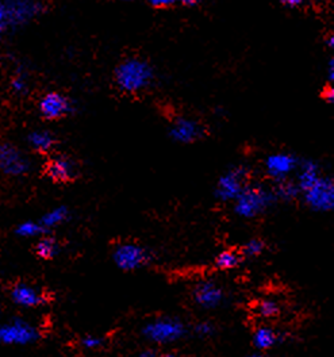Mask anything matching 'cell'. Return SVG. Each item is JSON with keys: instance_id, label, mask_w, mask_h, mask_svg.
<instances>
[{"instance_id": "cell-1", "label": "cell", "mask_w": 334, "mask_h": 357, "mask_svg": "<svg viewBox=\"0 0 334 357\" xmlns=\"http://www.w3.org/2000/svg\"><path fill=\"white\" fill-rule=\"evenodd\" d=\"M114 80L117 87L126 93H138L151 87L155 80V71L148 61L130 57L115 68Z\"/></svg>"}, {"instance_id": "cell-2", "label": "cell", "mask_w": 334, "mask_h": 357, "mask_svg": "<svg viewBox=\"0 0 334 357\" xmlns=\"http://www.w3.org/2000/svg\"><path fill=\"white\" fill-rule=\"evenodd\" d=\"M278 202L272 189L263 185L247 184L236 199L234 211L243 218H256L269 210Z\"/></svg>"}, {"instance_id": "cell-3", "label": "cell", "mask_w": 334, "mask_h": 357, "mask_svg": "<svg viewBox=\"0 0 334 357\" xmlns=\"http://www.w3.org/2000/svg\"><path fill=\"white\" fill-rule=\"evenodd\" d=\"M142 334L153 344L166 345L184 338L187 327L177 318H157L144 326Z\"/></svg>"}, {"instance_id": "cell-4", "label": "cell", "mask_w": 334, "mask_h": 357, "mask_svg": "<svg viewBox=\"0 0 334 357\" xmlns=\"http://www.w3.org/2000/svg\"><path fill=\"white\" fill-rule=\"evenodd\" d=\"M41 338L38 327L22 318H12V321L0 325V344L1 345H30Z\"/></svg>"}, {"instance_id": "cell-5", "label": "cell", "mask_w": 334, "mask_h": 357, "mask_svg": "<svg viewBox=\"0 0 334 357\" xmlns=\"http://www.w3.org/2000/svg\"><path fill=\"white\" fill-rule=\"evenodd\" d=\"M7 26L22 27L34 21L43 11L41 0H3Z\"/></svg>"}, {"instance_id": "cell-6", "label": "cell", "mask_w": 334, "mask_h": 357, "mask_svg": "<svg viewBox=\"0 0 334 357\" xmlns=\"http://www.w3.org/2000/svg\"><path fill=\"white\" fill-rule=\"evenodd\" d=\"M304 203L314 211H331L334 209L333 178L320 176L314 184L300 192Z\"/></svg>"}, {"instance_id": "cell-7", "label": "cell", "mask_w": 334, "mask_h": 357, "mask_svg": "<svg viewBox=\"0 0 334 357\" xmlns=\"http://www.w3.org/2000/svg\"><path fill=\"white\" fill-rule=\"evenodd\" d=\"M32 170V161L10 142L0 143V174L8 178H22Z\"/></svg>"}, {"instance_id": "cell-8", "label": "cell", "mask_w": 334, "mask_h": 357, "mask_svg": "<svg viewBox=\"0 0 334 357\" xmlns=\"http://www.w3.org/2000/svg\"><path fill=\"white\" fill-rule=\"evenodd\" d=\"M113 260L120 269L130 272L145 267L151 262V253L135 242H124L114 249Z\"/></svg>"}, {"instance_id": "cell-9", "label": "cell", "mask_w": 334, "mask_h": 357, "mask_svg": "<svg viewBox=\"0 0 334 357\" xmlns=\"http://www.w3.org/2000/svg\"><path fill=\"white\" fill-rule=\"evenodd\" d=\"M248 168L236 167L223 174L215 188V198L221 202H233L238 198L244 187L247 185Z\"/></svg>"}, {"instance_id": "cell-10", "label": "cell", "mask_w": 334, "mask_h": 357, "mask_svg": "<svg viewBox=\"0 0 334 357\" xmlns=\"http://www.w3.org/2000/svg\"><path fill=\"white\" fill-rule=\"evenodd\" d=\"M38 111L45 121H60L74 113V103L67 95L50 91L42 95L38 102Z\"/></svg>"}, {"instance_id": "cell-11", "label": "cell", "mask_w": 334, "mask_h": 357, "mask_svg": "<svg viewBox=\"0 0 334 357\" xmlns=\"http://www.w3.org/2000/svg\"><path fill=\"white\" fill-rule=\"evenodd\" d=\"M43 172L46 178H50L53 183L68 184L78 178L79 167L71 157L58 154L47 160L43 167Z\"/></svg>"}, {"instance_id": "cell-12", "label": "cell", "mask_w": 334, "mask_h": 357, "mask_svg": "<svg viewBox=\"0 0 334 357\" xmlns=\"http://www.w3.org/2000/svg\"><path fill=\"white\" fill-rule=\"evenodd\" d=\"M10 298L16 306L25 309H37L47 303V297L41 290L22 280L15 281L10 287Z\"/></svg>"}, {"instance_id": "cell-13", "label": "cell", "mask_w": 334, "mask_h": 357, "mask_svg": "<svg viewBox=\"0 0 334 357\" xmlns=\"http://www.w3.org/2000/svg\"><path fill=\"white\" fill-rule=\"evenodd\" d=\"M298 165H299V160L296 159V156L286 152L269 154L264 163L267 175L274 178L275 181L289 178L296 171Z\"/></svg>"}, {"instance_id": "cell-14", "label": "cell", "mask_w": 334, "mask_h": 357, "mask_svg": "<svg viewBox=\"0 0 334 357\" xmlns=\"http://www.w3.org/2000/svg\"><path fill=\"white\" fill-rule=\"evenodd\" d=\"M169 135L173 141L179 143H192L205 135V130L198 121L186 117H179L172 122Z\"/></svg>"}, {"instance_id": "cell-15", "label": "cell", "mask_w": 334, "mask_h": 357, "mask_svg": "<svg viewBox=\"0 0 334 357\" xmlns=\"http://www.w3.org/2000/svg\"><path fill=\"white\" fill-rule=\"evenodd\" d=\"M192 298L199 308L211 310L223 302V290L215 281L203 280L194 287Z\"/></svg>"}, {"instance_id": "cell-16", "label": "cell", "mask_w": 334, "mask_h": 357, "mask_svg": "<svg viewBox=\"0 0 334 357\" xmlns=\"http://www.w3.org/2000/svg\"><path fill=\"white\" fill-rule=\"evenodd\" d=\"M27 143L36 153L49 154L54 149V146L57 143V138L52 132L40 129V130H34V132L29 133Z\"/></svg>"}, {"instance_id": "cell-17", "label": "cell", "mask_w": 334, "mask_h": 357, "mask_svg": "<svg viewBox=\"0 0 334 357\" xmlns=\"http://www.w3.org/2000/svg\"><path fill=\"white\" fill-rule=\"evenodd\" d=\"M296 170L299 171L296 184H298L300 192L307 189L311 184H314L317 181V178L321 176L320 165L313 160L299 161V165H298Z\"/></svg>"}, {"instance_id": "cell-18", "label": "cell", "mask_w": 334, "mask_h": 357, "mask_svg": "<svg viewBox=\"0 0 334 357\" xmlns=\"http://www.w3.org/2000/svg\"><path fill=\"white\" fill-rule=\"evenodd\" d=\"M60 253V244L58 241L47 234L38 237L37 244L34 245V255L41 260H53Z\"/></svg>"}, {"instance_id": "cell-19", "label": "cell", "mask_w": 334, "mask_h": 357, "mask_svg": "<svg viewBox=\"0 0 334 357\" xmlns=\"http://www.w3.org/2000/svg\"><path fill=\"white\" fill-rule=\"evenodd\" d=\"M279 341V336L272 327L261 326L253 334V345L257 351H269Z\"/></svg>"}, {"instance_id": "cell-20", "label": "cell", "mask_w": 334, "mask_h": 357, "mask_svg": "<svg viewBox=\"0 0 334 357\" xmlns=\"http://www.w3.org/2000/svg\"><path fill=\"white\" fill-rule=\"evenodd\" d=\"M69 216H71V213L67 206H57V207L49 210L47 213H45L38 221L50 233L57 226L67 222L69 220Z\"/></svg>"}, {"instance_id": "cell-21", "label": "cell", "mask_w": 334, "mask_h": 357, "mask_svg": "<svg viewBox=\"0 0 334 357\" xmlns=\"http://www.w3.org/2000/svg\"><path fill=\"white\" fill-rule=\"evenodd\" d=\"M272 191H274L276 199L283 200V202H293L300 195V189H299L298 184L293 180H289V178L278 180L275 187L272 188Z\"/></svg>"}, {"instance_id": "cell-22", "label": "cell", "mask_w": 334, "mask_h": 357, "mask_svg": "<svg viewBox=\"0 0 334 357\" xmlns=\"http://www.w3.org/2000/svg\"><path fill=\"white\" fill-rule=\"evenodd\" d=\"M14 233L21 238H38L49 231L42 226L40 221H25L15 227Z\"/></svg>"}, {"instance_id": "cell-23", "label": "cell", "mask_w": 334, "mask_h": 357, "mask_svg": "<svg viewBox=\"0 0 334 357\" xmlns=\"http://www.w3.org/2000/svg\"><path fill=\"white\" fill-rule=\"evenodd\" d=\"M241 263V257L238 253L233 251H223L215 259V267L218 269H233Z\"/></svg>"}, {"instance_id": "cell-24", "label": "cell", "mask_w": 334, "mask_h": 357, "mask_svg": "<svg viewBox=\"0 0 334 357\" xmlns=\"http://www.w3.org/2000/svg\"><path fill=\"white\" fill-rule=\"evenodd\" d=\"M10 86H11V89H12V92H14L15 95H21V96H22V95H26L27 91H29V79H27V75H26L25 72H22V71L16 72V73L14 75V78L11 79Z\"/></svg>"}, {"instance_id": "cell-25", "label": "cell", "mask_w": 334, "mask_h": 357, "mask_svg": "<svg viewBox=\"0 0 334 357\" xmlns=\"http://www.w3.org/2000/svg\"><path fill=\"white\" fill-rule=\"evenodd\" d=\"M279 312H280L279 305L275 301H272V299H264L257 306V312L263 318H274V316H276L279 314Z\"/></svg>"}, {"instance_id": "cell-26", "label": "cell", "mask_w": 334, "mask_h": 357, "mask_svg": "<svg viewBox=\"0 0 334 357\" xmlns=\"http://www.w3.org/2000/svg\"><path fill=\"white\" fill-rule=\"evenodd\" d=\"M265 249V244L264 241L258 240V238H253L249 240L245 246H244V255L248 257H256L258 255H261Z\"/></svg>"}, {"instance_id": "cell-27", "label": "cell", "mask_w": 334, "mask_h": 357, "mask_svg": "<svg viewBox=\"0 0 334 357\" xmlns=\"http://www.w3.org/2000/svg\"><path fill=\"white\" fill-rule=\"evenodd\" d=\"M80 344L87 351H96V349L102 348V345L104 344V338L88 334V336H84L83 338L80 340Z\"/></svg>"}, {"instance_id": "cell-28", "label": "cell", "mask_w": 334, "mask_h": 357, "mask_svg": "<svg viewBox=\"0 0 334 357\" xmlns=\"http://www.w3.org/2000/svg\"><path fill=\"white\" fill-rule=\"evenodd\" d=\"M194 330L199 337H209L214 333V326L210 322H199Z\"/></svg>"}, {"instance_id": "cell-29", "label": "cell", "mask_w": 334, "mask_h": 357, "mask_svg": "<svg viewBox=\"0 0 334 357\" xmlns=\"http://www.w3.org/2000/svg\"><path fill=\"white\" fill-rule=\"evenodd\" d=\"M152 7L156 8H167L173 4H176V0H146Z\"/></svg>"}, {"instance_id": "cell-30", "label": "cell", "mask_w": 334, "mask_h": 357, "mask_svg": "<svg viewBox=\"0 0 334 357\" xmlns=\"http://www.w3.org/2000/svg\"><path fill=\"white\" fill-rule=\"evenodd\" d=\"M8 29L7 26V16H5V10L3 3L0 1V34H3Z\"/></svg>"}, {"instance_id": "cell-31", "label": "cell", "mask_w": 334, "mask_h": 357, "mask_svg": "<svg viewBox=\"0 0 334 357\" xmlns=\"http://www.w3.org/2000/svg\"><path fill=\"white\" fill-rule=\"evenodd\" d=\"M282 4H285L289 8H298L302 7L307 0H280Z\"/></svg>"}, {"instance_id": "cell-32", "label": "cell", "mask_w": 334, "mask_h": 357, "mask_svg": "<svg viewBox=\"0 0 334 357\" xmlns=\"http://www.w3.org/2000/svg\"><path fill=\"white\" fill-rule=\"evenodd\" d=\"M322 97L328 102V103H333L334 102V89H331V87H328V89L324 91V93H322Z\"/></svg>"}, {"instance_id": "cell-33", "label": "cell", "mask_w": 334, "mask_h": 357, "mask_svg": "<svg viewBox=\"0 0 334 357\" xmlns=\"http://www.w3.org/2000/svg\"><path fill=\"white\" fill-rule=\"evenodd\" d=\"M201 3V0H176V4H181L184 7H195Z\"/></svg>"}, {"instance_id": "cell-34", "label": "cell", "mask_w": 334, "mask_h": 357, "mask_svg": "<svg viewBox=\"0 0 334 357\" xmlns=\"http://www.w3.org/2000/svg\"><path fill=\"white\" fill-rule=\"evenodd\" d=\"M328 78H329V80H332L333 82L334 79V61L332 60L331 62H329V65H328Z\"/></svg>"}, {"instance_id": "cell-35", "label": "cell", "mask_w": 334, "mask_h": 357, "mask_svg": "<svg viewBox=\"0 0 334 357\" xmlns=\"http://www.w3.org/2000/svg\"><path fill=\"white\" fill-rule=\"evenodd\" d=\"M326 44H328V46H329V47H333V46H334L333 36H329V37H328V40H326Z\"/></svg>"}, {"instance_id": "cell-36", "label": "cell", "mask_w": 334, "mask_h": 357, "mask_svg": "<svg viewBox=\"0 0 334 357\" xmlns=\"http://www.w3.org/2000/svg\"><path fill=\"white\" fill-rule=\"evenodd\" d=\"M146 354H141V356H156V354H151V351H145Z\"/></svg>"}, {"instance_id": "cell-37", "label": "cell", "mask_w": 334, "mask_h": 357, "mask_svg": "<svg viewBox=\"0 0 334 357\" xmlns=\"http://www.w3.org/2000/svg\"><path fill=\"white\" fill-rule=\"evenodd\" d=\"M121 1H131V0H121Z\"/></svg>"}]
</instances>
